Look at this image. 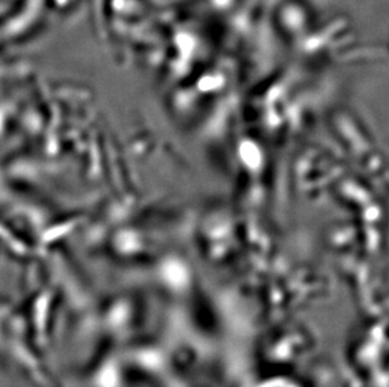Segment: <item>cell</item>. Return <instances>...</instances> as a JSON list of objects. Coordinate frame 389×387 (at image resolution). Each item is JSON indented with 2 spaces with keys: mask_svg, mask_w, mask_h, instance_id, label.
I'll return each mask as SVG.
<instances>
[]
</instances>
